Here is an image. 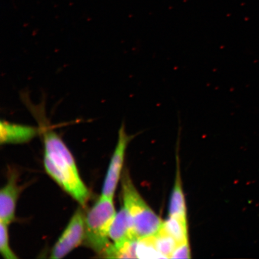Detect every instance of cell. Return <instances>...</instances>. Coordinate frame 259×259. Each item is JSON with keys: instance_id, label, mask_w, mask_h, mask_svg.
I'll return each instance as SVG.
<instances>
[{"instance_id": "6da1fadb", "label": "cell", "mask_w": 259, "mask_h": 259, "mask_svg": "<svg viewBox=\"0 0 259 259\" xmlns=\"http://www.w3.org/2000/svg\"><path fill=\"white\" fill-rule=\"evenodd\" d=\"M26 106L39 124L45 145L44 165L47 172L62 189L85 205L90 193L79 176L73 157L62 139L49 127L45 105H33L28 99Z\"/></svg>"}, {"instance_id": "7a4b0ae2", "label": "cell", "mask_w": 259, "mask_h": 259, "mask_svg": "<svg viewBox=\"0 0 259 259\" xmlns=\"http://www.w3.org/2000/svg\"><path fill=\"white\" fill-rule=\"evenodd\" d=\"M121 185L123 203L135 238L138 239L156 235L163 227V222L145 202L127 172L123 173Z\"/></svg>"}, {"instance_id": "4fadbf2b", "label": "cell", "mask_w": 259, "mask_h": 259, "mask_svg": "<svg viewBox=\"0 0 259 259\" xmlns=\"http://www.w3.org/2000/svg\"><path fill=\"white\" fill-rule=\"evenodd\" d=\"M8 226L0 221V252L6 259H16L18 257L10 247Z\"/></svg>"}, {"instance_id": "ba28073f", "label": "cell", "mask_w": 259, "mask_h": 259, "mask_svg": "<svg viewBox=\"0 0 259 259\" xmlns=\"http://www.w3.org/2000/svg\"><path fill=\"white\" fill-rule=\"evenodd\" d=\"M109 235L115 247H119L125 242L137 239L133 233L131 223L124 206L116 213Z\"/></svg>"}, {"instance_id": "30bf717a", "label": "cell", "mask_w": 259, "mask_h": 259, "mask_svg": "<svg viewBox=\"0 0 259 259\" xmlns=\"http://www.w3.org/2000/svg\"><path fill=\"white\" fill-rule=\"evenodd\" d=\"M163 228L178 244L188 242L187 219L169 216V219L163 222Z\"/></svg>"}, {"instance_id": "9c48e42d", "label": "cell", "mask_w": 259, "mask_h": 259, "mask_svg": "<svg viewBox=\"0 0 259 259\" xmlns=\"http://www.w3.org/2000/svg\"><path fill=\"white\" fill-rule=\"evenodd\" d=\"M179 167L177 169L176 182L171 193L169 205V216L179 217L187 219L185 198L183 191Z\"/></svg>"}, {"instance_id": "7c38bea8", "label": "cell", "mask_w": 259, "mask_h": 259, "mask_svg": "<svg viewBox=\"0 0 259 259\" xmlns=\"http://www.w3.org/2000/svg\"><path fill=\"white\" fill-rule=\"evenodd\" d=\"M136 258H164L157 250L154 242L153 236L138 239L135 244Z\"/></svg>"}, {"instance_id": "5bb4252c", "label": "cell", "mask_w": 259, "mask_h": 259, "mask_svg": "<svg viewBox=\"0 0 259 259\" xmlns=\"http://www.w3.org/2000/svg\"><path fill=\"white\" fill-rule=\"evenodd\" d=\"M190 254L189 242H184L177 245L170 258H190Z\"/></svg>"}, {"instance_id": "277c9868", "label": "cell", "mask_w": 259, "mask_h": 259, "mask_svg": "<svg viewBox=\"0 0 259 259\" xmlns=\"http://www.w3.org/2000/svg\"><path fill=\"white\" fill-rule=\"evenodd\" d=\"M85 217L78 209L74 213L63 234L52 250L50 257L61 258L66 256L84 241Z\"/></svg>"}, {"instance_id": "8fae6325", "label": "cell", "mask_w": 259, "mask_h": 259, "mask_svg": "<svg viewBox=\"0 0 259 259\" xmlns=\"http://www.w3.org/2000/svg\"><path fill=\"white\" fill-rule=\"evenodd\" d=\"M154 242L157 250L165 258H170L177 242L171 236L164 231L162 227L157 234L153 236Z\"/></svg>"}, {"instance_id": "52a82bcc", "label": "cell", "mask_w": 259, "mask_h": 259, "mask_svg": "<svg viewBox=\"0 0 259 259\" xmlns=\"http://www.w3.org/2000/svg\"><path fill=\"white\" fill-rule=\"evenodd\" d=\"M16 178L15 174L11 175L0 191V221L8 225L14 220L16 202L20 193Z\"/></svg>"}, {"instance_id": "3957f363", "label": "cell", "mask_w": 259, "mask_h": 259, "mask_svg": "<svg viewBox=\"0 0 259 259\" xmlns=\"http://www.w3.org/2000/svg\"><path fill=\"white\" fill-rule=\"evenodd\" d=\"M116 214L113 199L101 196L85 217L83 242L98 254L104 255L112 245L109 230Z\"/></svg>"}, {"instance_id": "8992f818", "label": "cell", "mask_w": 259, "mask_h": 259, "mask_svg": "<svg viewBox=\"0 0 259 259\" xmlns=\"http://www.w3.org/2000/svg\"><path fill=\"white\" fill-rule=\"evenodd\" d=\"M40 127L2 120L0 123V143L2 145L26 143L40 134Z\"/></svg>"}, {"instance_id": "5b68a950", "label": "cell", "mask_w": 259, "mask_h": 259, "mask_svg": "<svg viewBox=\"0 0 259 259\" xmlns=\"http://www.w3.org/2000/svg\"><path fill=\"white\" fill-rule=\"evenodd\" d=\"M126 133L125 125L122 123L118 132V140L110 162L108 171L103 184L102 196L113 199L120 178L124 163L126 148L129 142L134 138Z\"/></svg>"}]
</instances>
